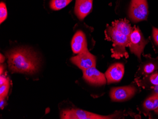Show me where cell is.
Wrapping results in <instances>:
<instances>
[{"label": "cell", "instance_id": "22", "mask_svg": "<svg viewBox=\"0 0 158 119\" xmlns=\"http://www.w3.org/2000/svg\"><path fill=\"white\" fill-rule=\"evenodd\" d=\"M3 70H4V67H3V66L1 65V75L2 74V73H3L2 71H3Z\"/></svg>", "mask_w": 158, "mask_h": 119}, {"label": "cell", "instance_id": "4", "mask_svg": "<svg viewBox=\"0 0 158 119\" xmlns=\"http://www.w3.org/2000/svg\"><path fill=\"white\" fill-rule=\"evenodd\" d=\"M148 42V40L145 39L143 36L139 28L135 26L133 27L129 38L128 47L130 51L137 56L140 60L141 55Z\"/></svg>", "mask_w": 158, "mask_h": 119}, {"label": "cell", "instance_id": "9", "mask_svg": "<svg viewBox=\"0 0 158 119\" xmlns=\"http://www.w3.org/2000/svg\"><path fill=\"white\" fill-rule=\"evenodd\" d=\"M71 48L74 54H79L88 49L87 36L82 30H78L75 32L71 41Z\"/></svg>", "mask_w": 158, "mask_h": 119}, {"label": "cell", "instance_id": "6", "mask_svg": "<svg viewBox=\"0 0 158 119\" xmlns=\"http://www.w3.org/2000/svg\"><path fill=\"white\" fill-rule=\"evenodd\" d=\"M71 62L82 71L92 67H96V59L94 55L86 49L77 56L71 58Z\"/></svg>", "mask_w": 158, "mask_h": 119}, {"label": "cell", "instance_id": "18", "mask_svg": "<svg viewBox=\"0 0 158 119\" xmlns=\"http://www.w3.org/2000/svg\"><path fill=\"white\" fill-rule=\"evenodd\" d=\"M152 36L154 44L158 47V29L156 28H152Z\"/></svg>", "mask_w": 158, "mask_h": 119}, {"label": "cell", "instance_id": "3", "mask_svg": "<svg viewBox=\"0 0 158 119\" xmlns=\"http://www.w3.org/2000/svg\"><path fill=\"white\" fill-rule=\"evenodd\" d=\"M129 6V17L134 23L146 20L149 11L147 0H131Z\"/></svg>", "mask_w": 158, "mask_h": 119}, {"label": "cell", "instance_id": "11", "mask_svg": "<svg viewBox=\"0 0 158 119\" xmlns=\"http://www.w3.org/2000/svg\"><path fill=\"white\" fill-rule=\"evenodd\" d=\"M124 71L125 68L122 64L117 63L111 66L105 73L108 83L120 81L123 78Z\"/></svg>", "mask_w": 158, "mask_h": 119}, {"label": "cell", "instance_id": "2", "mask_svg": "<svg viewBox=\"0 0 158 119\" xmlns=\"http://www.w3.org/2000/svg\"><path fill=\"white\" fill-rule=\"evenodd\" d=\"M10 70L12 72L31 74L40 68V60L37 53L28 48L18 47L6 53Z\"/></svg>", "mask_w": 158, "mask_h": 119}, {"label": "cell", "instance_id": "16", "mask_svg": "<svg viewBox=\"0 0 158 119\" xmlns=\"http://www.w3.org/2000/svg\"><path fill=\"white\" fill-rule=\"evenodd\" d=\"M10 88L9 81H7L0 87V98H5L8 94Z\"/></svg>", "mask_w": 158, "mask_h": 119}, {"label": "cell", "instance_id": "12", "mask_svg": "<svg viewBox=\"0 0 158 119\" xmlns=\"http://www.w3.org/2000/svg\"><path fill=\"white\" fill-rule=\"evenodd\" d=\"M143 107L148 111L157 110L158 108V94L146 99L143 104Z\"/></svg>", "mask_w": 158, "mask_h": 119}, {"label": "cell", "instance_id": "17", "mask_svg": "<svg viewBox=\"0 0 158 119\" xmlns=\"http://www.w3.org/2000/svg\"><path fill=\"white\" fill-rule=\"evenodd\" d=\"M149 82L154 86H158V73H152L149 78Z\"/></svg>", "mask_w": 158, "mask_h": 119}, {"label": "cell", "instance_id": "14", "mask_svg": "<svg viewBox=\"0 0 158 119\" xmlns=\"http://www.w3.org/2000/svg\"><path fill=\"white\" fill-rule=\"evenodd\" d=\"M157 68L156 64L154 63L153 62H149L143 66V73L145 74H151L155 71Z\"/></svg>", "mask_w": 158, "mask_h": 119}, {"label": "cell", "instance_id": "8", "mask_svg": "<svg viewBox=\"0 0 158 119\" xmlns=\"http://www.w3.org/2000/svg\"><path fill=\"white\" fill-rule=\"evenodd\" d=\"M82 71L83 79L90 84L102 86L106 83L105 75L98 70L95 67H90Z\"/></svg>", "mask_w": 158, "mask_h": 119}, {"label": "cell", "instance_id": "1", "mask_svg": "<svg viewBox=\"0 0 158 119\" xmlns=\"http://www.w3.org/2000/svg\"><path fill=\"white\" fill-rule=\"evenodd\" d=\"M132 29L133 27L126 19L114 20L111 25H106L105 35L106 40L112 42V57L117 59L128 57L126 48L128 47Z\"/></svg>", "mask_w": 158, "mask_h": 119}, {"label": "cell", "instance_id": "20", "mask_svg": "<svg viewBox=\"0 0 158 119\" xmlns=\"http://www.w3.org/2000/svg\"><path fill=\"white\" fill-rule=\"evenodd\" d=\"M5 104V101L4 98H0V107L1 109H3Z\"/></svg>", "mask_w": 158, "mask_h": 119}, {"label": "cell", "instance_id": "5", "mask_svg": "<svg viewBox=\"0 0 158 119\" xmlns=\"http://www.w3.org/2000/svg\"><path fill=\"white\" fill-rule=\"evenodd\" d=\"M115 117L113 115L102 116L80 109L64 110L60 113V118L64 119H110Z\"/></svg>", "mask_w": 158, "mask_h": 119}, {"label": "cell", "instance_id": "13", "mask_svg": "<svg viewBox=\"0 0 158 119\" xmlns=\"http://www.w3.org/2000/svg\"><path fill=\"white\" fill-rule=\"evenodd\" d=\"M73 0H50V8L53 11H59L65 8Z\"/></svg>", "mask_w": 158, "mask_h": 119}, {"label": "cell", "instance_id": "15", "mask_svg": "<svg viewBox=\"0 0 158 119\" xmlns=\"http://www.w3.org/2000/svg\"><path fill=\"white\" fill-rule=\"evenodd\" d=\"M7 7L6 4L3 2H1L0 3V23H2L7 17Z\"/></svg>", "mask_w": 158, "mask_h": 119}, {"label": "cell", "instance_id": "21", "mask_svg": "<svg viewBox=\"0 0 158 119\" xmlns=\"http://www.w3.org/2000/svg\"><path fill=\"white\" fill-rule=\"evenodd\" d=\"M4 60H5V57H4V56H2V54H1V59H0V61H1V63H2V62H4Z\"/></svg>", "mask_w": 158, "mask_h": 119}, {"label": "cell", "instance_id": "23", "mask_svg": "<svg viewBox=\"0 0 158 119\" xmlns=\"http://www.w3.org/2000/svg\"><path fill=\"white\" fill-rule=\"evenodd\" d=\"M155 112H156V113H157L158 114V108L157 110H156V111H155Z\"/></svg>", "mask_w": 158, "mask_h": 119}, {"label": "cell", "instance_id": "19", "mask_svg": "<svg viewBox=\"0 0 158 119\" xmlns=\"http://www.w3.org/2000/svg\"><path fill=\"white\" fill-rule=\"evenodd\" d=\"M8 80V79L6 78L5 75H3H3L1 74V76H0V85H1V86L3 85Z\"/></svg>", "mask_w": 158, "mask_h": 119}, {"label": "cell", "instance_id": "7", "mask_svg": "<svg viewBox=\"0 0 158 119\" xmlns=\"http://www.w3.org/2000/svg\"><path fill=\"white\" fill-rule=\"evenodd\" d=\"M136 89L132 86L113 88L110 92V96L114 102L124 101L130 99L135 94Z\"/></svg>", "mask_w": 158, "mask_h": 119}, {"label": "cell", "instance_id": "10", "mask_svg": "<svg viewBox=\"0 0 158 119\" xmlns=\"http://www.w3.org/2000/svg\"><path fill=\"white\" fill-rule=\"evenodd\" d=\"M93 0H75L74 13L78 19L83 20L91 12Z\"/></svg>", "mask_w": 158, "mask_h": 119}]
</instances>
